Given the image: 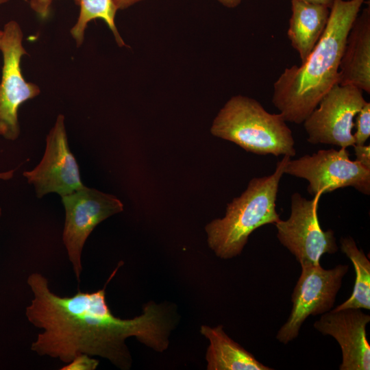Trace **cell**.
<instances>
[{
	"label": "cell",
	"instance_id": "2e32d148",
	"mask_svg": "<svg viewBox=\"0 0 370 370\" xmlns=\"http://www.w3.org/2000/svg\"><path fill=\"white\" fill-rule=\"evenodd\" d=\"M341 251L352 262L356 278L350 297L336 310L345 308L370 309V262L361 249H358L351 236L341 240Z\"/></svg>",
	"mask_w": 370,
	"mask_h": 370
},
{
	"label": "cell",
	"instance_id": "9c48e42d",
	"mask_svg": "<svg viewBox=\"0 0 370 370\" xmlns=\"http://www.w3.org/2000/svg\"><path fill=\"white\" fill-rule=\"evenodd\" d=\"M301 267L292 293V310L276 334L277 340L283 344L298 336L303 323L310 315L322 314L333 308L349 269L347 264H338L330 269H325L320 264Z\"/></svg>",
	"mask_w": 370,
	"mask_h": 370
},
{
	"label": "cell",
	"instance_id": "6da1fadb",
	"mask_svg": "<svg viewBox=\"0 0 370 370\" xmlns=\"http://www.w3.org/2000/svg\"><path fill=\"white\" fill-rule=\"evenodd\" d=\"M27 283L32 299L25 316L32 325L42 330L30 349L40 356L66 364L85 354L106 358L117 368L127 370L132 362L125 343L127 338L136 337L156 352L169 346L175 324L174 312L169 306L150 301L142 314L123 319L115 317L107 304V284L96 291L78 290L71 296H60L51 290L47 278L40 273L29 274Z\"/></svg>",
	"mask_w": 370,
	"mask_h": 370
},
{
	"label": "cell",
	"instance_id": "e0dca14e",
	"mask_svg": "<svg viewBox=\"0 0 370 370\" xmlns=\"http://www.w3.org/2000/svg\"><path fill=\"white\" fill-rule=\"evenodd\" d=\"M78 5L79 16L75 24L70 30L77 47H80L84 42L88 23L97 18L105 21L119 47L125 46L115 25L114 19L117 9L113 0H79Z\"/></svg>",
	"mask_w": 370,
	"mask_h": 370
},
{
	"label": "cell",
	"instance_id": "8992f818",
	"mask_svg": "<svg viewBox=\"0 0 370 370\" xmlns=\"http://www.w3.org/2000/svg\"><path fill=\"white\" fill-rule=\"evenodd\" d=\"M284 173L307 180L308 191L312 195L353 187L370 195V170L349 158L347 148L321 149L287 162Z\"/></svg>",
	"mask_w": 370,
	"mask_h": 370
},
{
	"label": "cell",
	"instance_id": "4fadbf2b",
	"mask_svg": "<svg viewBox=\"0 0 370 370\" xmlns=\"http://www.w3.org/2000/svg\"><path fill=\"white\" fill-rule=\"evenodd\" d=\"M338 84L370 93V6L357 16L347 37Z\"/></svg>",
	"mask_w": 370,
	"mask_h": 370
},
{
	"label": "cell",
	"instance_id": "5bb4252c",
	"mask_svg": "<svg viewBox=\"0 0 370 370\" xmlns=\"http://www.w3.org/2000/svg\"><path fill=\"white\" fill-rule=\"evenodd\" d=\"M291 16L287 32L291 46L304 63L326 27L330 8L300 0H291Z\"/></svg>",
	"mask_w": 370,
	"mask_h": 370
},
{
	"label": "cell",
	"instance_id": "83f0119b",
	"mask_svg": "<svg viewBox=\"0 0 370 370\" xmlns=\"http://www.w3.org/2000/svg\"><path fill=\"white\" fill-rule=\"evenodd\" d=\"M1 214V206H0V216Z\"/></svg>",
	"mask_w": 370,
	"mask_h": 370
},
{
	"label": "cell",
	"instance_id": "9a60e30c",
	"mask_svg": "<svg viewBox=\"0 0 370 370\" xmlns=\"http://www.w3.org/2000/svg\"><path fill=\"white\" fill-rule=\"evenodd\" d=\"M201 333L209 340L206 359L208 370H271L229 337L219 325H202Z\"/></svg>",
	"mask_w": 370,
	"mask_h": 370
},
{
	"label": "cell",
	"instance_id": "484cf974",
	"mask_svg": "<svg viewBox=\"0 0 370 370\" xmlns=\"http://www.w3.org/2000/svg\"><path fill=\"white\" fill-rule=\"evenodd\" d=\"M9 1H10V0H0V5L5 3L8 2Z\"/></svg>",
	"mask_w": 370,
	"mask_h": 370
},
{
	"label": "cell",
	"instance_id": "ffe728a7",
	"mask_svg": "<svg viewBox=\"0 0 370 370\" xmlns=\"http://www.w3.org/2000/svg\"><path fill=\"white\" fill-rule=\"evenodd\" d=\"M76 4H79V0H74ZM32 10L42 20L47 19L51 13L52 0H29Z\"/></svg>",
	"mask_w": 370,
	"mask_h": 370
},
{
	"label": "cell",
	"instance_id": "44dd1931",
	"mask_svg": "<svg viewBox=\"0 0 370 370\" xmlns=\"http://www.w3.org/2000/svg\"><path fill=\"white\" fill-rule=\"evenodd\" d=\"M356 160L364 168L370 170V146L354 145Z\"/></svg>",
	"mask_w": 370,
	"mask_h": 370
},
{
	"label": "cell",
	"instance_id": "7a4b0ae2",
	"mask_svg": "<svg viewBox=\"0 0 370 370\" xmlns=\"http://www.w3.org/2000/svg\"><path fill=\"white\" fill-rule=\"evenodd\" d=\"M366 0H334L325 31L306 61L286 68L273 84L272 103L286 122L303 123L338 84L346 40Z\"/></svg>",
	"mask_w": 370,
	"mask_h": 370
},
{
	"label": "cell",
	"instance_id": "3957f363",
	"mask_svg": "<svg viewBox=\"0 0 370 370\" xmlns=\"http://www.w3.org/2000/svg\"><path fill=\"white\" fill-rule=\"evenodd\" d=\"M291 158L284 156L271 175L251 179L245 190L227 204L225 217L206 225L208 244L217 256L222 259L237 256L254 230L280 220L276 211L277 195Z\"/></svg>",
	"mask_w": 370,
	"mask_h": 370
},
{
	"label": "cell",
	"instance_id": "7c38bea8",
	"mask_svg": "<svg viewBox=\"0 0 370 370\" xmlns=\"http://www.w3.org/2000/svg\"><path fill=\"white\" fill-rule=\"evenodd\" d=\"M370 316L360 308L331 309L322 314L314 328L338 343L342 352L340 370H369L370 345L366 326Z\"/></svg>",
	"mask_w": 370,
	"mask_h": 370
},
{
	"label": "cell",
	"instance_id": "ac0fdd59",
	"mask_svg": "<svg viewBox=\"0 0 370 370\" xmlns=\"http://www.w3.org/2000/svg\"><path fill=\"white\" fill-rule=\"evenodd\" d=\"M370 136V103L366 102L356 117V131L354 134L355 145H362Z\"/></svg>",
	"mask_w": 370,
	"mask_h": 370
},
{
	"label": "cell",
	"instance_id": "ba28073f",
	"mask_svg": "<svg viewBox=\"0 0 370 370\" xmlns=\"http://www.w3.org/2000/svg\"><path fill=\"white\" fill-rule=\"evenodd\" d=\"M0 40L3 56L0 82V136L15 140L20 134L18 110L25 101L37 97L40 88L23 77L21 61L27 54L23 46V34L15 21L5 24Z\"/></svg>",
	"mask_w": 370,
	"mask_h": 370
},
{
	"label": "cell",
	"instance_id": "d6986e66",
	"mask_svg": "<svg viewBox=\"0 0 370 370\" xmlns=\"http://www.w3.org/2000/svg\"><path fill=\"white\" fill-rule=\"evenodd\" d=\"M99 360L88 354L76 356L69 362L65 364L60 370H95L99 365Z\"/></svg>",
	"mask_w": 370,
	"mask_h": 370
},
{
	"label": "cell",
	"instance_id": "d4e9b609",
	"mask_svg": "<svg viewBox=\"0 0 370 370\" xmlns=\"http://www.w3.org/2000/svg\"><path fill=\"white\" fill-rule=\"evenodd\" d=\"M15 170H10L5 172L0 173V179L3 180H8L12 178Z\"/></svg>",
	"mask_w": 370,
	"mask_h": 370
},
{
	"label": "cell",
	"instance_id": "8fae6325",
	"mask_svg": "<svg viewBox=\"0 0 370 370\" xmlns=\"http://www.w3.org/2000/svg\"><path fill=\"white\" fill-rule=\"evenodd\" d=\"M38 197L50 193L61 197L82 187L79 166L70 150L64 124L60 114L46 138V147L40 163L32 171L23 173Z\"/></svg>",
	"mask_w": 370,
	"mask_h": 370
},
{
	"label": "cell",
	"instance_id": "30bf717a",
	"mask_svg": "<svg viewBox=\"0 0 370 370\" xmlns=\"http://www.w3.org/2000/svg\"><path fill=\"white\" fill-rule=\"evenodd\" d=\"M362 92L352 85L336 84L303 123L308 142L353 147L354 119L367 102Z\"/></svg>",
	"mask_w": 370,
	"mask_h": 370
},
{
	"label": "cell",
	"instance_id": "4316f807",
	"mask_svg": "<svg viewBox=\"0 0 370 370\" xmlns=\"http://www.w3.org/2000/svg\"><path fill=\"white\" fill-rule=\"evenodd\" d=\"M2 35H3V31L0 30V40L1 38Z\"/></svg>",
	"mask_w": 370,
	"mask_h": 370
},
{
	"label": "cell",
	"instance_id": "603a6c76",
	"mask_svg": "<svg viewBox=\"0 0 370 370\" xmlns=\"http://www.w3.org/2000/svg\"><path fill=\"white\" fill-rule=\"evenodd\" d=\"M223 5L228 8L237 7L243 0H217Z\"/></svg>",
	"mask_w": 370,
	"mask_h": 370
},
{
	"label": "cell",
	"instance_id": "5b68a950",
	"mask_svg": "<svg viewBox=\"0 0 370 370\" xmlns=\"http://www.w3.org/2000/svg\"><path fill=\"white\" fill-rule=\"evenodd\" d=\"M321 194L307 199L299 193L291 197V214L275 223L277 237L299 262L301 267L320 264L325 254L338 251L334 232L324 231L319 223L317 210Z\"/></svg>",
	"mask_w": 370,
	"mask_h": 370
},
{
	"label": "cell",
	"instance_id": "cb8c5ba5",
	"mask_svg": "<svg viewBox=\"0 0 370 370\" xmlns=\"http://www.w3.org/2000/svg\"><path fill=\"white\" fill-rule=\"evenodd\" d=\"M300 1L312 3V4L325 5L329 8L332 7L333 1H334V0H300Z\"/></svg>",
	"mask_w": 370,
	"mask_h": 370
},
{
	"label": "cell",
	"instance_id": "52a82bcc",
	"mask_svg": "<svg viewBox=\"0 0 370 370\" xmlns=\"http://www.w3.org/2000/svg\"><path fill=\"white\" fill-rule=\"evenodd\" d=\"M62 202L65 210L62 242L79 282L82 254L88 237L101 221L122 212L123 205L115 196L85 186L62 197Z\"/></svg>",
	"mask_w": 370,
	"mask_h": 370
},
{
	"label": "cell",
	"instance_id": "277c9868",
	"mask_svg": "<svg viewBox=\"0 0 370 370\" xmlns=\"http://www.w3.org/2000/svg\"><path fill=\"white\" fill-rule=\"evenodd\" d=\"M210 132L256 154L291 158L296 154L292 131L282 114L267 112L247 96L232 97L213 120Z\"/></svg>",
	"mask_w": 370,
	"mask_h": 370
},
{
	"label": "cell",
	"instance_id": "7402d4cb",
	"mask_svg": "<svg viewBox=\"0 0 370 370\" xmlns=\"http://www.w3.org/2000/svg\"><path fill=\"white\" fill-rule=\"evenodd\" d=\"M144 0H113L117 10H124Z\"/></svg>",
	"mask_w": 370,
	"mask_h": 370
}]
</instances>
